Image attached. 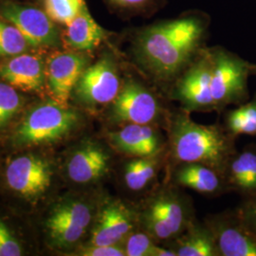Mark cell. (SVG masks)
Listing matches in <instances>:
<instances>
[{
  "label": "cell",
  "instance_id": "obj_8",
  "mask_svg": "<svg viewBox=\"0 0 256 256\" xmlns=\"http://www.w3.org/2000/svg\"><path fill=\"white\" fill-rule=\"evenodd\" d=\"M118 68L110 56L88 66L77 82L74 93L84 106L97 108L111 104L120 90Z\"/></svg>",
  "mask_w": 256,
  "mask_h": 256
},
{
  "label": "cell",
  "instance_id": "obj_16",
  "mask_svg": "<svg viewBox=\"0 0 256 256\" xmlns=\"http://www.w3.org/2000/svg\"><path fill=\"white\" fill-rule=\"evenodd\" d=\"M0 79L22 92H42L46 68L39 56L21 54L0 63Z\"/></svg>",
  "mask_w": 256,
  "mask_h": 256
},
{
  "label": "cell",
  "instance_id": "obj_3",
  "mask_svg": "<svg viewBox=\"0 0 256 256\" xmlns=\"http://www.w3.org/2000/svg\"><path fill=\"white\" fill-rule=\"evenodd\" d=\"M80 122L79 114L57 104L45 102L30 110L14 132L16 146L28 147L62 140L74 131Z\"/></svg>",
  "mask_w": 256,
  "mask_h": 256
},
{
  "label": "cell",
  "instance_id": "obj_10",
  "mask_svg": "<svg viewBox=\"0 0 256 256\" xmlns=\"http://www.w3.org/2000/svg\"><path fill=\"white\" fill-rule=\"evenodd\" d=\"M111 104L113 119L126 124H155L162 116V108L155 95L134 80L122 86Z\"/></svg>",
  "mask_w": 256,
  "mask_h": 256
},
{
  "label": "cell",
  "instance_id": "obj_26",
  "mask_svg": "<svg viewBox=\"0 0 256 256\" xmlns=\"http://www.w3.org/2000/svg\"><path fill=\"white\" fill-rule=\"evenodd\" d=\"M44 10L57 25L68 26L86 6L84 0H43Z\"/></svg>",
  "mask_w": 256,
  "mask_h": 256
},
{
  "label": "cell",
  "instance_id": "obj_1",
  "mask_svg": "<svg viewBox=\"0 0 256 256\" xmlns=\"http://www.w3.org/2000/svg\"><path fill=\"white\" fill-rule=\"evenodd\" d=\"M203 32L202 21L194 16L147 28L136 40L138 61L158 80H171L191 60L202 41Z\"/></svg>",
  "mask_w": 256,
  "mask_h": 256
},
{
  "label": "cell",
  "instance_id": "obj_25",
  "mask_svg": "<svg viewBox=\"0 0 256 256\" xmlns=\"http://www.w3.org/2000/svg\"><path fill=\"white\" fill-rule=\"evenodd\" d=\"M28 44L18 28L0 16V58H10L24 54Z\"/></svg>",
  "mask_w": 256,
  "mask_h": 256
},
{
  "label": "cell",
  "instance_id": "obj_2",
  "mask_svg": "<svg viewBox=\"0 0 256 256\" xmlns=\"http://www.w3.org/2000/svg\"><path fill=\"white\" fill-rule=\"evenodd\" d=\"M234 138L218 126H203L188 114L173 115L169 124L171 154L180 164H202L226 174L230 158L236 153Z\"/></svg>",
  "mask_w": 256,
  "mask_h": 256
},
{
  "label": "cell",
  "instance_id": "obj_20",
  "mask_svg": "<svg viewBox=\"0 0 256 256\" xmlns=\"http://www.w3.org/2000/svg\"><path fill=\"white\" fill-rule=\"evenodd\" d=\"M174 178L178 185L205 194L220 192L227 184L224 174L202 164H182Z\"/></svg>",
  "mask_w": 256,
  "mask_h": 256
},
{
  "label": "cell",
  "instance_id": "obj_31",
  "mask_svg": "<svg viewBox=\"0 0 256 256\" xmlns=\"http://www.w3.org/2000/svg\"><path fill=\"white\" fill-rule=\"evenodd\" d=\"M114 5L126 8V9H138L148 4L151 0H110Z\"/></svg>",
  "mask_w": 256,
  "mask_h": 256
},
{
  "label": "cell",
  "instance_id": "obj_21",
  "mask_svg": "<svg viewBox=\"0 0 256 256\" xmlns=\"http://www.w3.org/2000/svg\"><path fill=\"white\" fill-rule=\"evenodd\" d=\"M176 256H218V250L210 229L200 225H190L172 240L170 246Z\"/></svg>",
  "mask_w": 256,
  "mask_h": 256
},
{
  "label": "cell",
  "instance_id": "obj_32",
  "mask_svg": "<svg viewBox=\"0 0 256 256\" xmlns=\"http://www.w3.org/2000/svg\"><path fill=\"white\" fill-rule=\"evenodd\" d=\"M252 70H254V72L256 74V66H254V68H252Z\"/></svg>",
  "mask_w": 256,
  "mask_h": 256
},
{
  "label": "cell",
  "instance_id": "obj_17",
  "mask_svg": "<svg viewBox=\"0 0 256 256\" xmlns=\"http://www.w3.org/2000/svg\"><path fill=\"white\" fill-rule=\"evenodd\" d=\"M110 167V156L106 149L94 142H86L70 156L66 173L74 182L90 184L102 178Z\"/></svg>",
  "mask_w": 256,
  "mask_h": 256
},
{
  "label": "cell",
  "instance_id": "obj_27",
  "mask_svg": "<svg viewBox=\"0 0 256 256\" xmlns=\"http://www.w3.org/2000/svg\"><path fill=\"white\" fill-rule=\"evenodd\" d=\"M22 104L23 99L16 88L7 82H0V129L9 124Z\"/></svg>",
  "mask_w": 256,
  "mask_h": 256
},
{
  "label": "cell",
  "instance_id": "obj_11",
  "mask_svg": "<svg viewBox=\"0 0 256 256\" xmlns=\"http://www.w3.org/2000/svg\"><path fill=\"white\" fill-rule=\"evenodd\" d=\"M94 222L88 244L98 246L124 245L138 227L137 210L119 200L106 202Z\"/></svg>",
  "mask_w": 256,
  "mask_h": 256
},
{
  "label": "cell",
  "instance_id": "obj_15",
  "mask_svg": "<svg viewBox=\"0 0 256 256\" xmlns=\"http://www.w3.org/2000/svg\"><path fill=\"white\" fill-rule=\"evenodd\" d=\"M111 146L130 158L154 156L162 154L164 140L154 124H126L108 134Z\"/></svg>",
  "mask_w": 256,
  "mask_h": 256
},
{
  "label": "cell",
  "instance_id": "obj_29",
  "mask_svg": "<svg viewBox=\"0 0 256 256\" xmlns=\"http://www.w3.org/2000/svg\"><path fill=\"white\" fill-rule=\"evenodd\" d=\"M75 254L81 256H126V250L124 245L98 246L88 244L79 247Z\"/></svg>",
  "mask_w": 256,
  "mask_h": 256
},
{
  "label": "cell",
  "instance_id": "obj_7",
  "mask_svg": "<svg viewBox=\"0 0 256 256\" xmlns=\"http://www.w3.org/2000/svg\"><path fill=\"white\" fill-rule=\"evenodd\" d=\"M0 16L18 28L30 46H55L60 42L57 24L44 10L4 0L0 2Z\"/></svg>",
  "mask_w": 256,
  "mask_h": 256
},
{
  "label": "cell",
  "instance_id": "obj_14",
  "mask_svg": "<svg viewBox=\"0 0 256 256\" xmlns=\"http://www.w3.org/2000/svg\"><path fill=\"white\" fill-rule=\"evenodd\" d=\"M221 256H256V236L243 225L238 214L216 218L208 224Z\"/></svg>",
  "mask_w": 256,
  "mask_h": 256
},
{
  "label": "cell",
  "instance_id": "obj_23",
  "mask_svg": "<svg viewBox=\"0 0 256 256\" xmlns=\"http://www.w3.org/2000/svg\"><path fill=\"white\" fill-rule=\"evenodd\" d=\"M226 130L234 138L240 135L256 136V96L228 112Z\"/></svg>",
  "mask_w": 256,
  "mask_h": 256
},
{
  "label": "cell",
  "instance_id": "obj_5",
  "mask_svg": "<svg viewBox=\"0 0 256 256\" xmlns=\"http://www.w3.org/2000/svg\"><path fill=\"white\" fill-rule=\"evenodd\" d=\"M212 95L216 110L248 100V77L254 66L223 50L212 54Z\"/></svg>",
  "mask_w": 256,
  "mask_h": 256
},
{
  "label": "cell",
  "instance_id": "obj_4",
  "mask_svg": "<svg viewBox=\"0 0 256 256\" xmlns=\"http://www.w3.org/2000/svg\"><path fill=\"white\" fill-rule=\"evenodd\" d=\"M183 198L173 189H164L149 198L138 210V228L156 242L172 241L190 225Z\"/></svg>",
  "mask_w": 256,
  "mask_h": 256
},
{
  "label": "cell",
  "instance_id": "obj_28",
  "mask_svg": "<svg viewBox=\"0 0 256 256\" xmlns=\"http://www.w3.org/2000/svg\"><path fill=\"white\" fill-rule=\"evenodd\" d=\"M22 254L20 243L0 218V256H20Z\"/></svg>",
  "mask_w": 256,
  "mask_h": 256
},
{
  "label": "cell",
  "instance_id": "obj_22",
  "mask_svg": "<svg viewBox=\"0 0 256 256\" xmlns=\"http://www.w3.org/2000/svg\"><path fill=\"white\" fill-rule=\"evenodd\" d=\"M160 155L131 158L128 160L124 168V180L129 190L140 192L153 182L160 169Z\"/></svg>",
  "mask_w": 256,
  "mask_h": 256
},
{
  "label": "cell",
  "instance_id": "obj_19",
  "mask_svg": "<svg viewBox=\"0 0 256 256\" xmlns=\"http://www.w3.org/2000/svg\"><path fill=\"white\" fill-rule=\"evenodd\" d=\"M226 182L232 189L252 198L256 196V146L248 147L230 158Z\"/></svg>",
  "mask_w": 256,
  "mask_h": 256
},
{
  "label": "cell",
  "instance_id": "obj_24",
  "mask_svg": "<svg viewBox=\"0 0 256 256\" xmlns=\"http://www.w3.org/2000/svg\"><path fill=\"white\" fill-rule=\"evenodd\" d=\"M126 256H176L172 248L156 245V242L146 232L134 230L124 241Z\"/></svg>",
  "mask_w": 256,
  "mask_h": 256
},
{
  "label": "cell",
  "instance_id": "obj_12",
  "mask_svg": "<svg viewBox=\"0 0 256 256\" xmlns=\"http://www.w3.org/2000/svg\"><path fill=\"white\" fill-rule=\"evenodd\" d=\"M88 58L81 52H64L52 55L46 63V84L52 100L68 108V101Z\"/></svg>",
  "mask_w": 256,
  "mask_h": 256
},
{
  "label": "cell",
  "instance_id": "obj_6",
  "mask_svg": "<svg viewBox=\"0 0 256 256\" xmlns=\"http://www.w3.org/2000/svg\"><path fill=\"white\" fill-rule=\"evenodd\" d=\"M93 218L90 203L78 198L64 200L55 206L46 220L48 238L56 247H72L84 236Z\"/></svg>",
  "mask_w": 256,
  "mask_h": 256
},
{
  "label": "cell",
  "instance_id": "obj_30",
  "mask_svg": "<svg viewBox=\"0 0 256 256\" xmlns=\"http://www.w3.org/2000/svg\"><path fill=\"white\" fill-rule=\"evenodd\" d=\"M236 214L243 225L256 236V196L248 198L238 208Z\"/></svg>",
  "mask_w": 256,
  "mask_h": 256
},
{
  "label": "cell",
  "instance_id": "obj_18",
  "mask_svg": "<svg viewBox=\"0 0 256 256\" xmlns=\"http://www.w3.org/2000/svg\"><path fill=\"white\" fill-rule=\"evenodd\" d=\"M64 40L75 52H90L101 45L106 32L94 20L86 7L66 26Z\"/></svg>",
  "mask_w": 256,
  "mask_h": 256
},
{
  "label": "cell",
  "instance_id": "obj_9",
  "mask_svg": "<svg viewBox=\"0 0 256 256\" xmlns=\"http://www.w3.org/2000/svg\"><path fill=\"white\" fill-rule=\"evenodd\" d=\"M5 176L14 192L28 202H36L50 188L52 171L50 162L40 156H20L8 164Z\"/></svg>",
  "mask_w": 256,
  "mask_h": 256
},
{
  "label": "cell",
  "instance_id": "obj_13",
  "mask_svg": "<svg viewBox=\"0 0 256 256\" xmlns=\"http://www.w3.org/2000/svg\"><path fill=\"white\" fill-rule=\"evenodd\" d=\"M212 54L202 56L184 74L174 90V97L191 111L216 110L212 95Z\"/></svg>",
  "mask_w": 256,
  "mask_h": 256
}]
</instances>
